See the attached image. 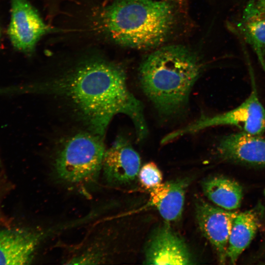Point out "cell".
Masks as SVG:
<instances>
[{"label":"cell","instance_id":"6da1fadb","mask_svg":"<svg viewBox=\"0 0 265 265\" xmlns=\"http://www.w3.org/2000/svg\"><path fill=\"white\" fill-rule=\"evenodd\" d=\"M11 93H32L62 100L87 130L105 135L117 114L132 121L137 140L148 134L143 104L129 90L125 70L99 57L83 60L65 72L45 80L10 87Z\"/></svg>","mask_w":265,"mask_h":265},{"label":"cell","instance_id":"7a4b0ae2","mask_svg":"<svg viewBox=\"0 0 265 265\" xmlns=\"http://www.w3.org/2000/svg\"><path fill=\"white\" fill-rule=\"evenodd\" d=\"M203 64L199 57L180 45L161 47L141 63V88L161 114L171 116L186 107Z\"/></svg>","mask_w":265,"mask_h":265},{"label":"cell","instance_id":"3957f363","mask_svg":"<svg viewBox=\"0 0 265 265\" xmlns=\"http://www.w3.org/2000/svg\"><path fill=\"white\" fill-rule=\"evenodd\" d=\"M173 21L171 4L156 0H114L98 10L93 20L95 29L104 37L136 49L162 43Z\"/></svg>","mask_w":265,"mask_h":265},{"label":"cell","instance_id":"277c9868","mask_svg":"<svg viewBox=\"0 0 265 265\" xmlns=\"http://www.w3.org/2000/svg\"><path fill=\"white\" fill-rule=\"evenodd\" d=\"M106 150L104 136L87 130L67 137L54 158L57 177L74 186L94 182L102 169Z\"/></svg>","mask_w":265,"mask_h":265},{"label":"cell","instance_id":"5b68a950","mask_svg":"<svg viewBox=\"0 0 265 265\" xmlns=\"http://www.w3.org/2000/svg\"><path fill=\"white\" fill-rule=\"evenodd\" d=\"M251 77V92L240 105L222 113L202 116L186 126L167 134L160 143L164 145L185 135L219 126H236L248 134H263L265 132V109L260 101L253 75Z\"/></svg>","mask_w":265,"mask_h":265},{"label":"cell","instance_id":"8992f818","mask_svg":"<svg viewBox=\"0 0 265 265\" xmlns=\"http://www.w3.org/2000/svg\"><path fill=\"white\" fill-rule=\"evenodd\" d=\"M10 19L7 34L13 48L31 54L38 42L53 29L43 21L27 0H10Z\"/></svg>","mask_w":265,"mask_h":265},{"label":"cell","instance_id":"52a82bcc","mask_svg":"<svg viewBox=\"0 0 265 265\" xmlns=\"http://www.w3.org/2000/svg\"><path fill=\"white\" fill-rule=\"evenodd\" d=\"M237 211L214 207L203 201L196 204V216L204 236L215 249L219 262L225 264L229 236Z\"/></svg>","mask_w":265,"mask_h":265},{"label":"cell","instance_id":"ba28073f","mask_svg":"<svg viewBox=\"0 0 265 265\" xmlns=\"http://www.w3.org/2000/svg\"><path fill=\"white\" fill-rule=\"evenodd\" d=\"M218 157L226 161L265 168V139L244 132L224 135L216 146Z\"/></svg>","mask_w":265,"mask_h":265},{"label":"cell","instance_id":"9c48e42d","mask_svg":"<svg viewBox=\"0 0 265 265\" xmlns=\"http://www.w3.org/2000/svg\"><path fill=\"white\" fill-rule=\"evenodd\" d=\"M140 165L138 153L128 139L120 136L106 150L102 170L108 184L121 185L135 179Z\"/></svg>","mask_w":265,"mask_h":265},{"label":"cell","instance_id":"30bf717a","mask_svg":"<svg viewBox=\"0 0 265 265\" xmlns=\"http://www.w3.org/2000/svg\"><path fill=\"white\" fill-rule=\"evenodd\" d=\"M145 264H194L186 244L167 225L156 230L148 241Z\"/></svg>","mask_w":265,"mask_h":265},{"label":"cell","instance_id":"8fae6325","mask_svg":"<svg viewBox=\"0 0 265 265\" xmlns=\"http://www.w3.org/2000/svg\"><path fill=\"white\" fill-rule=\"evenodd\" d=\"M43 238L38 231L23 228L0 229V265H27Z\"/></svg>","mask_w":265,"mask_h":265},{"label":"cell","instance_id":"7c38bea8","mask_svg":"<svg viewBox=\"0 0 265 265\" xmlns=\"http://www.w3.org/2000/svg\"><path fill=\"white\" fill-rule=\"evenodd\" d=\"M187 182L177 180L161 183L150 190L149 203L167 221L178 220L183 211Z\"/></svg>","mask_w":265,"mask_h":265},{"label":"cell","instance_id":"4fadbf2b","mask_svg":"<svg viewBox=\"0 0 265 265\" xmlns=\"http://www.w3.org/2000/svg\"><path fill=\"white\" fill-rule=\"evenodd\" d=\"M259 226V217L254 210L238 213L233 223L227 250V259L230 264L236 263L255 237Z\"/></svg>","mask_w":265,"mask_h":265},{"label":"cell","instance_id":"5bb4252c","mask_svg":"<svg viewBox=\"0 0 265 265\" xmlns=\"http://www.w3.org/2000/svg\"><path fill=\"white\" fill-rule=\"evenodd\" d=\"M202 186L207 198L220 208L233 211L241 205L242 187L233 179L223 176H214L203 181Z\"/></svg>","mask_w":265,"mask_h":265},{"label":"cell","instance_id":"9a60e30c","mask_svg":"<svg viewBox=\"0 0 265 265\" xmlns=\"http://www.w3.org/2000/svg\"><path fill=\"white\" fill-rule=\"evenodd\" d=\"M243 34L265 72V19L250 20L243 27Z\"/></svg>","mask_w":265,"mask_h":265},{"label":"cell","instance_id":"2e32d148","mask_svg":"<svg viewBox=\"0 0 265 265\" xmlns=\"http://www.w3.org/2000/svg\"><path fill=\"white\" fill-rule=\"evenodd\" d=\"M138 177L141 186L149 190L153 189L162 183V174L153 162L144 164L139 169Z\"/></svg>","mask_w":265,"mask_h":265},{"label":"cell","instance_id":"e0dca14e","mask_svg":"<svg viewBox=\"0 0 265 265\" xmlns=\"http://www.w3.org/2000/svg\"><path fill=\"white\" fill-rule=\"evenodd\" d=\"M177 3V4L182 5L184 4L186 0H169Z\"/></svg>","mask_w":265,"mask_h":265},{"label":"cell","instance_id":"ac0fdd59","mask_svg":"<svg viewBox=\"0 0 265 265\" xmlns=\"http://www.w3.org/2000/svg\"><path fill=\"white\" fill-rule=\"evenodd\" d=\"M258 2H259V5L265 7V0H259Z\"/></svg>","mask_w":265,"mask_h":265},{"label":"cell","instance_id":"d6986e66","mask_svg":"<svg viewBox=\"0 0 265 265\" xmlns=\"http://www.w3.org/2000/svg\"><path fill=\"white\" fill-rule=\"evenodd\" d=\"M0 37H1V30H0Z\"/></svg>","mask_w":265,"mask_h":265},{"label":"cell","instance_id":"ffe728a7","mask_svg":"<svg viewBox=\"0 0 265 265\" xmlns=\"http://www.w3.org/2000/svg\"></svg>","mask_w":265,"mask_h":265}]
</instances>
